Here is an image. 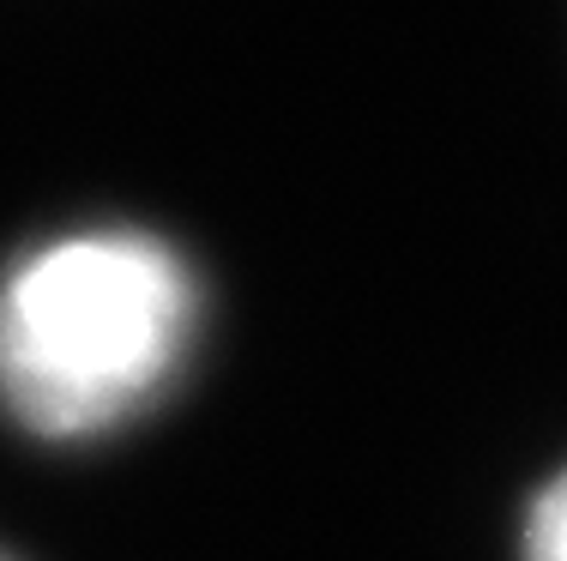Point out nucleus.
<instances>
[{"label":"nucleus","mask_w":567,"mask_h":561,"mask_svg":"<svg viewBox=\"0 0 567 561\" xmlns=\"http://www.w3.org/2000/svg\"><path fill=\"white\" fill-rule=\"evenodd\" d=\"M525 561H567V471L537 496L525 519Z\"/></svg>","instance_id":"obj_2"},{"label":"nucleus","mask_w":567,"mask_h":561,"mask_svg":"<svg viewBox=\"0 0 567 561\" xmlns=\"http://www.w3.org/2000/svg\"><path fill=\"white\" fill-rule=\"evenodd\" d=\"M199 290L145 230H79L0 278V405L79 440L140 417L187 363Z\"/></svg>","instance_id":"obj_1"}]
</instances>
